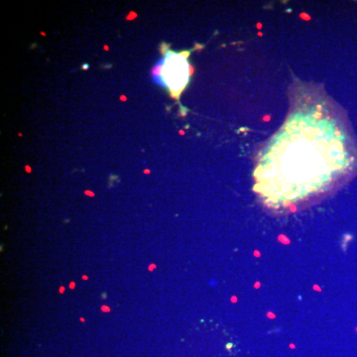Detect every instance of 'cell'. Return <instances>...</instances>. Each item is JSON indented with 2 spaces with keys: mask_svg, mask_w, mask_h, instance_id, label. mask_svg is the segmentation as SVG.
<instances>
[{
  "mask_svg": "<svg viewBox=\"0 0 357 357\" xmlns=\"http://www.w3.org/2000/svg\"><path fill=\"white\" fill-rule=\"evenodd\" d=\"M162 54L163 58L152 69V76L155 84L168 89L174 100H178L192 76V69L188 61L191 51L165 50L162 45Z\"/></svg>",
  "mask_w": 357,
  "mask_h": 357,
  "instance_id": "2",
  "label": "cell"
},
{
  "mask_svg": "<svg viewBox=\"0 0 357 357\" xmlns=\"http://www.w3.org/2000/svg\"><path fill=\"white\" fill-rule=\"evenodd\" d=\"M354 163L344 126L330 100L305 91L260 152L253 190L268 210L297 211L335 191Z\"/></svg>",
  "mask_w": 357,
  "mask_h": 357,
  "instance_id": "1",
  "label": "cell"
}]
</instances>
